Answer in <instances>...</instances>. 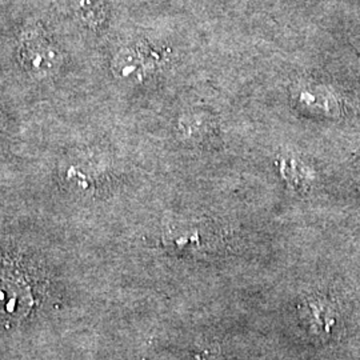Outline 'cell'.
I'll use <instances>...</instances> for the list:
<instances>
[{
	"mask_svg": "<svg viewBox=\"0 0 360 360\" xmlns=\"http://www.w3.org/2000/svg\"><path fill=\"white\" fill-rule=\"evenodd\" d=\"M22 59L27 68L39 77L52 74L59 65L58 52L46 39L30 37L22 47Z\"/></svg>",
	"mask_w": 360,
	"mask_h": 360,
	"instance_id": "1",
	"label": "cell"
},
{
	"mask_svg": "<svg viewBox=\"0 0 360 360\" xmlns=\"http://www.w3.org/2000/svg\"><path fill=\"white\" fill-rule=\"evenodd\" d=\"M77 8L82 13L83 16H89L90 13H96L98 4L101 0H75Z\"/></svg>",
	"mask_w": 360,
	"mask_h": 360,
	"instance_id": "2",
	"label": "cell"
}]
</instances>
